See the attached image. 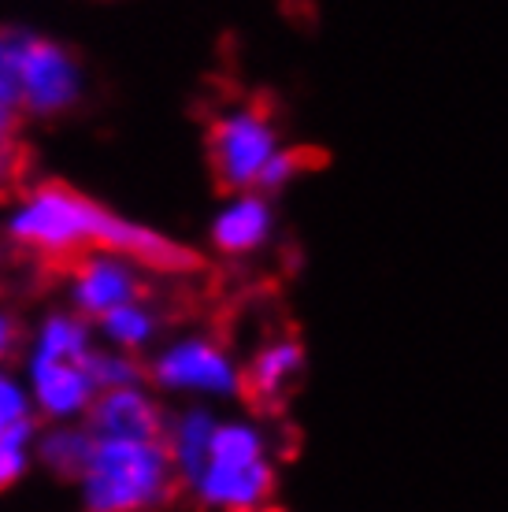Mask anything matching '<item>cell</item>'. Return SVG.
I'll list each match as a JSON object with an SVG mask.
<instances>
[{
  "mask_svg": "<svg viewBox=\"0 0 508 512\" xmlns=\"http://www.w3.org/2000/svg\"><path fill=\"white\" fill-rule=\"evenodd\" d=\"M97 323H101V334L115 349L138 353V349L149 346L156 338V331H160V312H156L153 305H145V297H141V301L112 308V312L101 316Z\"/></svg>",
  "mask_w": 508,
  "mask_h": 512,
  "instance_id": "obj_15",
  "label": "cell"
},
{
  "mask_svg": "<svg viewBox=\"0 0 508 512\" xmlns=\"http://www.w3.org/2000/svg\"><path fill=\"white\" fill-rule=\"evenodd\" d=\"M97 449V435L89 431L86 423H52L49 431H41L34 442V457L41 468H49L60 479H82L89 468V457Z\"/></svg>",
  "mask_w": 508,
  "mask_h": 512,
  "instance_id": "obj_13",
  "label": "cell"
},
{
  "mask_svg": "<svg viewBox=\"0 0 508 512\" xmlns=\"http://www.w3.org/2000/svg\"><path fill=\"white\" fill-rule=\"evenodd\" d=\"M305 372V349L290 334H275L260 342L253 360L245 364L242 372V390L253 397L256 405H275L290 394L297 379Z\"/></svg>",
  "mask_w": 508,
  "mask_h": 512,
  "instance_id": "obj_10",
  "label": "cell"
},
{
  "mask_svg": "<svg viewBox=\"0 0 508 512\" xmlns=\"http://www.w3.org/2000/svg\"><path fill=\"white\" fill-rule=\"evenodd\" d=\"M30 394H34L41 416L56 423H75L78 416H86L101 390L75 360L30 357Z\"/></svg>",
  "mask_w": 508,
  "mask_h": 512,
  "instance_id": "obj_9",
  "label": "cell"
},
{
  "mask_svg": "<svg viewBox=\"0 0 508 512\" xmlns=\"http://www.w3.org/2000/svg\"><path fill=\"white\" fill-rule=\"evenodd\" d=\"M271 231H275V212L267 193H238L212 219V245L227 256H249L271 242Z\"/></svg>",
  "mask_w": 508,
  "mask_h": 512,
  "instance_id": "obj_11",
  "label": "cell"
},
{
  "mask_svg": "<svg viewBox=\"0 0 508 512\" xmlns=\"http://www.w3.org/2000/svg\"><path fill=\"white\" fill-rule=\"evenodd\" d=\"M30 416V397L19 383H15L12 375L0 372V435L12 427V423L26 420Z\"/></svg>",
  "mask_w": 508,
  "mask_h": 512,
  "instance_id": "obj_19",
  "label": "cell"
},
{
  "mask_svg": "<svg viewBox=\"0 0 508 512\" xmlns=\"http://www.w3.org/2000/svg\"><path fill=\"white\" fill-rule=\"evenodd\" d=\"M23 112L26 108H23L19 78H15L12 41H8V30H0V145H4V141H12Z\"/></svg>",
  "mask_w": 508,
  "mask_h": 512,
  "instance_id": "obj_18",
  "label": "cell"
},
{
  "mask_svg": "<svg viewBox=\"0 0 508 512\" xmlns=\"http://www.w3.org/2000/svg\"><path fill=\"white\" fill-rule=\"evenodd\" d=\"M286 153L279 130L253 104L242 108H227L212 119L208 130V156H212V171L223 190L234 193H260L271 164Z\"/></svg>",
  "mask_w": 508,
  "mask_h": 512,
  "instance_id": "obj_3",
  "label": "cell"
},
{
  "mask_svg": "<svg viewBox=\"0 0 508 512\" xmlns=\"http://www.w3.org/2000/svg\"><path fill=\"white\" fill-rule=\"evenodd\" d=\"M149 383L164 390H186V394L234 397L242 390V372L227 349L216 338L186 334L171 346H164L149 364Z\"/></svg>",
  "mask_w": 508,
  "mask_h": 512,
  "instance_id": "obj_5",
  "label": "cell"
},
{
  "mask_svg": "<svg viewBox=\"0 0 508 512\" xmlns=\"http://www.w3.org/2000/svg\"><path fill=\"white\" fill-rule=\"evenodd\" d=\"M12 41L15 78L23 90V108L30 116H60L82 93V75H78L75 56L60 49L56 41L38 38L30 30H8Z\"/></svg>",
  "mask_w": 508,
  "mask_h": 512,
  "instance_id": "obj_4",
  "label": "cell"
},
{
  "mask_svg": "<svg viewBox=\"0 0 508 512\" xmlns=\"http://www.w3.org/2000/svg\"><path fill=\"white\" fill-rule=\"evenodd\" d=\"M119 216L89 201L64 182H41L26 193L8 219L12 242L45 256H78L89 249H112Z\"/></svg>",
  "mask_w": 508,
  "mask_h": 512,
  "instance_id": "obj_2",
  "label": "cell"
},
{
  "mask_svg": "<svg viewBox=\"0 0 508 512\" xmlns=\"http://www.w3.org/2000/svg\"><path fill=\"white\" fill-rule=\"evenodd\" d=\"M82 368L93 379L97 390H119V386H141L149 379V368L141 364L134 353H123V349H89L82 357Z\"/></svg>",
  "mask_w": 508,
  "mask_h": 512,
  "instance_id": "obj_16",
  "label": "cell"
},
{
  "mask_svg": "<svg viewBox=\"0 0 508 512\" xmlns=\"http://www.w3.org/2000/svg\"><path fill=\"white\" fill-rule=\"evenodd\" d=\"M67 294L78 316L101 320L112 308L141 301L149 294L141 264L130 256L108 253V249H89L67 260Z\"/></svg>",
  "mask_w": 508,
  "mask_h": 512,
  "instance_id": "obj_6",
  "label": "cell"
},
{
  "mask_svg": "<svg viewBox=\"0 0 508 512\" xmlns=\"http://www.w3.org/2000/svg\"><path fill=\"white\" fill-rule=\"evenodd\" d=\"M182 487L167 442H97L78 479L82 512H160Z\"/></svg>",
  "mask_w": 508,
  "mask_h": 512,
  "instance_id": "obj_1",
  "label": "cell"
},
{
  "mask_svg": "<svg viewBox=\"0 0 508 512\" xmlns=\"http://www.w3.org/2000/svg\"><path fill=\"white\" fill-rule=\"evenodd\" d=\"M15 342H19V323H15L8 312H0V360L12 353Z\"/></svg>",
  "mask_w": 508,
  "mask_h": 512,
  "instance_id": "obj_20",
  "label": "cell"
},
{
  "mask_svg": "<svg viewBox=\"0 0 508 512\" xmlns=\"http://www.w3.org/2000/svg\"><path fill=\"white\" fill-rule=\"evenodd\" d=\"M34 442H38L34 416L12 423L0 435V490H12L15 483H23V475L30 472V461H34Z\"/></svg>",
  "mask_w": 508,
  "mask_h": 512,
  "instance_id": "obj_17",
  "label": "cell"
},
{
  "mask_svg": "<svg viewBox=\"0 0 508 512\" xmlns=\"http://www.w3.org/2000/svg\"><path fill=\"white\" fill-rule=\"evenodd\" d=\"M275 461L256 464H204L201 479L190 487L204 512H264L275 498Z\"/></svg>",
  "mask_w": 508,
  "mask_h": 512,
  "instance_id": "obj_7",
  "label": "cell"
},
{
  "mask_svg": "<svg viewBox=\"0 0 508 512\" xmlns=\"http://www.w3.org/2000/svg\"><path fill=\"white\" fill-rule=\"evenodd\" d=\"M86 427L97 435V442H167V416L141 386L101 390L86 412Z\"/></svg>",
  "mask_w": 508,
  "mask_h": 512,
  "instance_id": "obj_8",
  "label": "cell"
},
{
  "mask_svg": "<svg viewBox=\"0 0 508 512\" xmlns=\"http://www.w3.org/2000/svg\"><path fill=\"white\" fill-rule=\"evenodd\" d=\"M93 342H89V323L86 316L78 312H52L49 320L41 323L38 342H34V353L30 357L41 360H75L82 364Z\"/></svg>",
  "mask_w": 508,
  "mask_h": 512,
  "instance_id": "obj_14",
  "label": "cell"
},
{
  "mask_svg": "<svg viewBox=\"0 0 508 512\" xmlns=\"http://www.w3.org/2000/svg\"><path fill=\"white\" fill-rule=\"evenodd\" d=\"M216 427V412L204 409V405H190V409H182L175 420L167 423V449H171V461H175L182 490H190L201 479L208 453H212Z\"/></svg>",
  "mask_w": 508,
  "mask_h": 512,
  "instance_id": "obj_12",
  "label": "cell"
}]
</instances>
